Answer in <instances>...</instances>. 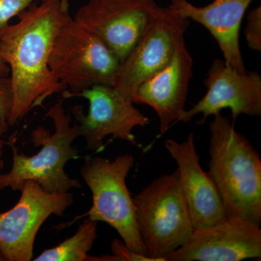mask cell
Segmentation results:
<instances>
[{"label": "cell", "instance_id": "obj_2", "mask_svg": "<svg viewBox=\"0 0 261 261\" xmlns=\"http://www.w3.org/2000/svg\"><path fill=\"white\" fill-rule=\"evenodd\" d=\"M209 171L228 217L261 224V159L245 136L221 112L209 125Z\"/></svg>", "mask_w": 261, "mask_h": 261}, {"label": "cell", "instance_id": "obj_22", "mask_svg": "<svg viewBox=\"0 0 261 261\" xmlns=\"http://www.w3.org/2000/svg\"><path fill=\"white\" fill-rule=\"evenodd\" d=\"M5 142L0 139V171L4 167V161L3 160V147H4Z\"/></svg>", "mask_w": 261, "mask_h": 261}, {"label": "cell", "instance_id": "obj_19", "mask_svg": "<svg viewBox=\"0 0 261 261\" xmlns=\"http://www.w3.org/2000/svg\"><path fill=\"white\" fill-rule=\"evenodd\" d=\"M247 45L252 50L261 51V7L248 12L245 31Z\"/></svg>", "mask_w": 261, "mask_h": 261}, {"label": "cell", "instance_id": "obj_13", "mask_svg": "<svg viewBox=\"0 0 261 261\" xmlns=\"http://www.w3.org/2000/svg\"><path fill=\"white\" fill-rule=\"evenodd\" d=\"M165 146L177 164L180 186L194 228L209 227L224 221L227 213L214 180L201 167L194 134H189L181 142L166 140Z\"/></svg>", "mask_w": 261, "mask_h": 261}, {"label": "cell", "instance_id": "obj_10", "mask_svg": "<svg viewBox=\"0 0 261 261\" xmlns=\"http://www.w3.org/2000/svg\"><path fill=\"white\" fill-rule=\"evenodd\" d=\"M189 25L190 20L181 18L169 6L163 7L155 23L121 62L113 87L132 101L141 84L169 64L178 39Z\"/></svg>", "mask_w": 261, "mask_h": 261}, {"label": "cell", "instance_id": "obj_21", "mask_svg": "<svg viewBox=\"0 0 261 261\" xmlns=\"http://www.w3.org/2000/svg\"><path fill=\"white\" fill-rule=\"evenodd\" d=\"M10 73L9 67L3 61V58L0 55V74L3 75H8Z\"/></svg>", "mask_w": 261, "mask_h": 261}, {"label": "cell", "instance_id": "obj_3", "mask_svg": "<svg viewBox=\"0 0 261 261\" xmlns=\"http://www.w3.org/2000/svg\"><path fill=\"white\" fill-rule=\"evenodd\" d=\"M46 116L54 124V133L38 126L31 134L34 147H42L34 155L20 152L13 143L8 142L13 152V166L9 172L0 174V190L10 187L20 191L25 181H34L51 193H66L82 187L76 178L65 172V166L70 160L80 158V151L73 142L80 137V127L75 121L71 126L70 113H65L63 101H58L48 110Z\"/></svg>", "mask_w": 261, "mask_h": 261}, {"label": "cell", "instance_id": "obj_9", "mask_svg": "<svg viewBox=\"0 0 261 261\" xmlns=\"http://www.w3.org/2000/svg\"><path fill=\"white\" fill-rule=\"evenodd\" d=\"M89 101L88 114L83 108L75 106L72 109L75 122L80 127V137L87 142V149L92 152L104 150V139L126 141L141 147L136 140L135 127H145L150 123L148 117L134 106V102L123 97L113 87L95 85L79 94Z\"/></svg>", "mask_w": 261, "mask_h": 261}, {"label": "cell", "instance_id": "obj_11", "mask_svg": "<svg viewBox=\"0 0 261 261\" xmlns=\"http://www.w3.org/2000/svg\"><path fill=\"white\" fill-rule=\"evenodd\" d=\"M207 92L203 97L186 111L181 121L187 123L202 114L197 124L221 110H231L233 124L240 115L261 116V76L253 70L240 73L226 64L224 60L213 61L204 81Z\"/></svg>", "mask_w": 261, "mask_h": 261}, {"label": "cell", "instance_id": "obj_4", "mask_svg": "<svg viewBox=\"0 0 261 261\" xmlns=\"http://www.w3.org/2000/svg\"><path fill=\"white\" fill-rule=\"evenodd\" d=\"M136 223L145 255L154 261L183 246L195 231L178 170L154 179L133 197Z\"/></svg>", "mask_w": 261, "mask_h": 261}, {"label": "cell", "instance_id": "obj_23", "mask_svg": "<svg viewBox=\"0 0 261 261\" xmlns=\"http://www.w3.org/2000/svg\"><path fill=\"white\" fill-rule=\"evenodd\" d=\"M0 261H4V259H3V256H2L1 254H0Z\"/></svg>", "mask_w": 261, "mask_h": 261}, {"label": "cell", "instance_id": "obj_7", "mask_svg": "<svg viewBox=\"0 0 261 261\" xmlns=\"http://www.w3.org/2000/svg\"><path fill=\"white\" fill-rule=\"evenodd\" d=\"M154 0H89L74 18L124 61L162 13Z\"/></svg>", "mask_w": 261, "mask_h": 261}, {"label": "cell", "instance_id": "obj_8", "mask_svg": "<svg viewBox=\"0 0 261 261\" xmlns=\"http://www.w3.org/2000/svg\"><path fill=\"white\" fill-rule=\"evenodd\" d=\"M10 210L0 213V254L4 261H30L38 231L51 215L62 216L73 195L51 193L34 181H27Z\"/></svg>", "mask_w": 261, "mask_h": 261}, {"label": "cell", "instance_id": "obj_17", "mask_svg": "<svg viewBox=\"0 0 261 261\" xmlns=\"http://www.w3.org/2000/svg\"><path fill=\"white\" fill-rule=\"evenodd\" d=\"M13 104V87L8 75L0 74V136L8 130V121Z\"/></svg>", "mask_w": 261, "mask_h": 261}, {"label": "cell", "instance_id": "obj_15", "mask_svg": "<svg viewBox=\"0 0 261 261\" xmlns=\"http://www.w3.org/2000/svg\"><path fill=\"white\" fill-rule=\"evenodd\" d=\"M252 0H214L197 7L187 0H170L168 6L181 18L201 24L214 37L226 64L240 73L245 66L240 47V31L247 8Z\"/></svg>", "mask_w": 261, "mask_h": 261}, {"label": "cell", "instance_id": "obj_14", "mask_svg": "<svg viewBox=\"0 0 261 261\" xmlns=\"http://www.w3.org/2000/svg\"><path fill=\"white\" fill-rule=\"evenodd\" d=\"M193 70V59L185 44L178 39L169 64L141 84L132 102L145 104L157 113L162 136L173 125L181 122L186 112L187 94Z\"/></svg>", "mask_w": 261, "mask_h": 261}, {"label": "cell", "instance_id": "obj_16", "mask_svg": "<svg viewBox=\"0 0 261 261\" xmlns=\"http://www.w3.org/2000/svg\"><path fill=\"white\" fill-rule=\"evenodd\" d=\"M97 221L87 219L76 232L60 245L43 251L34 261H88V252L97 238Z\"/></svg>", "mask_w": 261, "mask_h": 261}, {"label": "cell", "instance_id": "obj_1", "mask_svg": "<svg viewBox=\"0 0 261 261\" xmlns=\"http://www.w3.org/2000/svg\"><path fill=\"white\" fill-rule=\"evenodd\" d=\"M70 15L68 0H42L20 13L19 21L0 34V55L9 67L13 104L8 121L13 126L34 108L44 107L66 87L49 68L58 30Z\"/></svg>", "mask_w": 261, "mask_h": 261}, {"label": "cell", "instance_id": "obj_18", "mask_svg": "<svg viewBox=\"0 0 261 261\" xmlns=\"http://www.w3.org/2000/svg\"><path fill=\"white\" fill-rule=\"evenodd\" d=\"M111 249L112 255H102L99 257L89 255L88 261H154L153 259L130 250L123 241L118 239L113 240Z\"/></svg>", "mask_w": 261, "mask_h": 261}, {"label": "cell", "instance_id": "obj_20", "mask_svg": "<svg viewBox=\"0 0 261 261\" xmlns=\"http://www.w3.org/2000/svg\"><path fill=\"white\" fill-rule=\"evenodd\" d=\"M41 1L42 0H0V34L10 25L12 18Z\"/></svg>", "mask_w": 261, "mask_h": 261}, {"label": "cell", "instance_id": "obj_6", "mask_svg": "<svg viewBox=\"0 0 261 261\" xmlns=\"http://www.w3.org/2000/svg\"><path fill=\"white\" fill-rule=\"evenodd\" d=\"M134 164L135 159L129 154H120L112 161L98 156L85 157L80 174L92 192V205L79 219L88 216L97 222L106 223L116 230L130 250L145 255L136 223L133 197L126 185Z\"/></svg>", "mask_w": 261, "mask_h": 261}, {"label": "cell", "instance_id": "obj_12", "mask_svg": "<svg viewBox=\"0 0 261 261\" xmlns=\"http://www.w3.org/2000/svg\"><path fill=\"white\" fill-rule=\"evenodd\" d=\"M261 258L260 226L228 217L209 227L195 229L183 246L164 257L166 261H240Z\"/></svg>", "mask_w": 261, "mask_h": 261}, {"label": "cell", "instance_id": "obj_5", "mask_svg": "<svg viewBox=\"0 0 261 261\" xmlns=\"http://www.w3.org/2000/svg\"><path fill=\"white\" fill-rule=\"evenodd\" d=\"M49 69L67 88L63 97H78L95 85L113 87L121 62L111 49L72 18L58 30L50 56Z\"/></svg>", "mask_w": 261, "mask_h": 261}]
</instances>
